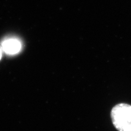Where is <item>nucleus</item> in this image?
<instances>
[{"label":"nucleus","instance_id":"nucleus-3","mask_svg":"<svg viewBox=\"0 0 131 131\" xmlns=\"http://www.w3.org/2000/svg\"><path fill=\"white\" fill-rule=\"evenodd\" d=\"M1 56H2V52H1V49H0V59H1Z\"/></svg>","mask_w":131,"mask_h":131},{"label":"nucleus","instance_id":"nucleus-1","mask_svg":"<svg viewBox=\"0 0 131 131\" xmlns=\"http://www.w3.org/2000/svg\"><path fill=\"white\" fill-rule=\"evenodd\" d=\"M110 116L118 131H131V105L120 103L113 108Z\"/></svg>","mask_w":131,"mask_h":131},{"label":"nucleus","instance_id":"nucleus-2","mask_svg":"<svg viewBox=\"0 0 131 131\" xmlns=\"http://www.w3.org/2000/svg\"><path fill=\"white\" fill-rule=\"evenodd\" d=\"M2 48L6 54L14 55L19 52L21 48V44L18 39L9 38L3 41Z\"/></svg>","mask_w":131,"mask_h":131}]
</instances>
